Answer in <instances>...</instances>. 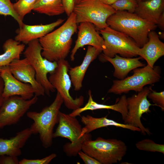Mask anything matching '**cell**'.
I'll return each instance as SVG.
<instances>
[{
    "mask_svg": "<svg viewBox=\"0 0 164 164\" xmlns=\"http://www.w3.org/2000/svg\"><path fill=\"white\" fill-rule=\"evenodd\" d=\"M142 58H126L116 54L113 58L108 57L103 53L100 55V60L103 62H109L113 66L114 76L119 80H122L127 76L132 70L145 66V64L140 61Z\"/></svg>",
    "mask_w": 164,
    "mask_h": 164,
    "instance_id": "e0dca14e",
    "label": "cell"
},
{
    "mask_svg": "<svg viewBox=\"0 0 164 164\" xmlns=\"http://www.w3.org/2000/svg\"><path fill=\"white\" fill-rule=\"evenodd\" d=\"M0 77L4 82L2 96L4 98L18 96L25 100H29L34 96V90L29 84L22 82L15 78L8 66L2 67Z\"/></svg>",
    "mask_w": 164,
    "mask_h": 164,
    "instance_id": "5bb4252c",
    "label": "cell"
},
{
    "mask_svg": "<svg viewBox=\"0 0 164 164\" xmlns=\"http://www.w3.org/2000/svg\"><path fill=\"white\" fill-rule=\"evenodd\" d=\"M102 52L94 47L89 45L81 64L73 67H70L68 73L75 91H79L82 87L83 81L89 66Z\"/></svg>",
    "mask_w": 164,
    "mask_h": 164,
    "instance_id": "d6986e66",
    "label": "cell"
},
{
    "mask_svg": "<svg viewBox=\"0 0 164 164\" xmlns=\"http://www.w3.org/2000/svg\"><path fill=\"white\" fill-rule=\"evenodd\" d=\"M138 5L136 0H119L111 5L116 11H125L134 13Z\"/></svg>",
    "mask_w": 164,
    "mask_h": 164,
    "instance_id": "f1b7e54d",
    "label": "cell"
},
{
    "mask_svg": "<svg viewBox=\"0 0 164 164\" xmlns=\"http://www.w3.org/2000/svg\"><path fill=\"white\" fill-rule=\"evenodd\" d=\"M12 17L18 22L19 27L21 26L24 23L15 12L13 7V3L10 0H0V16Z\"/></svg>",
    "mask_w": 164,
    "mask_h": 164,
    "instance_id": "83f0119b",
    "label": "cell"
},
{
    "mask_svg": "<svg viewBox=\"0 0 164 164\" xmlns=\"http://www.w3.org/2000/svg\"><path fill=\"white\" fill-rule=\"evenodd\" d=\"M37 100L35 96L29 100L18 96L4 98L0 107V128L17 124Z\"/></svg>",
    "mask_w": 164,
    "mask_h": 164,
    "instance_id": "7c38bea8",
    "label": "cell"
},
{
    "mask_svg": "<svg viewBox=\"0 0 164 164\" xmlns=\"http://www.w3.org/2000/svg\"><path fill=\"white\" fill-rule=\"evenodd\" d=\"M151 87H145L137 94L127 98L128 112L124 124L139 128L143 135H150L149 129L145 127L141 121L142 115L151 112L149 108L153 104L147 99Z\"/></svg>",
    "mask_w": 164,
    "mask_h": 164,
    "instance_id": "8fae6325",
    "label": "cell"
},
{
    "mask_svg": "<svg viewBox=\"0 0 164 164\" xmlns=\"http://www.w3.org/2000/svg\"><path fill=\"white\" fill-rule=\"evenodd\" d=\"M18 157L7 155L0 156V164H19Z\"/></svg>",
    "mask_w": 164,
    "mask_h": 164,
    "instance_id": "1f68e13d",
    "label": "cell"
},
{
    "mask_svg": "<svg viewBox=\"0 0 164 164\" xmlns=\"http://www.w3.org/2000/svg\"><path fill=\"white\" fill-rule=\"evenodd\" d=\"M127 149L125 144L121 140L101 137L85 141L81 148L82 151L101 164H112L120 161L126 155Z\"/></svg>",
    "mask_w": 164,
    "mask_h": 164,
    "instance_id": "277c9868",
    "label": "cell"
},
{
    "mask_svg": "<svg viewBox=\"0 0 164 164\" xmlns=\"http://www.w3.org/2000/svg\"><path fill=\"white\" fill-rule=\"evenodd\" d=\"M81 121L84 125L82 128L81 136L101 128L109 126H114L127 129L133 131L141 132L140 129L129 125L118 123L108 119L107 117L97 118L87 115L81 117Z\"/></svg>",
    "mask_w": 164,
    "mask_h": 164,
    "instance_id": "603a6c76",
    "label": "cell"
},
{
    "mask_svg": "<svg viewBox=\"0 0 164 164\" xmlns=\"http://www.w3.org/2000/svg\"><path fill=\"white\" fill-rule=\"evenodd\" d=\"M135 146L140 150L164 154V145L156 143L149 139L146 138L138 142L135 144Z\"/></svg>",
    "mask_w": 164,
    "mask_h": 164,
    "instance_id": "4316f807",
    "label": "cell"
},
{
    "mask_svg": "<svg viewBox=\"0 0 164 164\" xmlns=\"http://www.w3.org/2000/svg\"><path fill=\"white\" fill-rule=\"evenodd\" d=\"M161 29H164V12L161 15L157 24Z\"/></svg>",
    "mask_w": 164,
    "mask_h": 164,
    "instance_id": "d590c367",
    "label": "cell"
},
{
    "mask_svg": "<svg viewBox=\"0 0 164 164\" xmlns=\"http://www.w3.org/2000/svg\"><path fill=\"white\" fill-rule=\"evenodd\" d=\"M28 44L23 53L24 56L34 69L36 80L43 87L45 93L50 96V92H54L55 89L47 75L55 71L57 66V62L50 61L42 56V48L39 39L33 40Z\"/></svg>",
    "mask_w": 164,
    "mask_h": 164,
    "instance_id": "ba28073f",
    "label": "cell"
},
{
    "mask_svg": "<svg viewBox=\"0 0 164 164\" xmlns=\"http://www.w3.org/2000/svg\"><path fill=\"white\" fill-rule=\"evenodd\" d=\"M4 87V82L2 78L0 77V107L2 105L4 98L2 96V92Z\"/></svg>",
    "mask_w": 164,
    "mask_h": 164,
    "instance_id": "e575fe53",
    "label": "cell"
},
{
    "mask_svg": "<svg viewBox=\"0 0 164 164\" xmlns=\"http://www.w3.org/2000/svg\"><path fill=\"white\" fill-rule=\"evenodd\" d=\"M58 124L53 137L64 138L70 141V142L65 144L63 146L64 152L68 156H76L81 150L83 143L92 139V135L90 133L81 136L82 127L76 117L60 111Z\"/></svg>",
    "mask_w": 164,
    "mask_h": 164,
    "instance_id": "5b68a950",
    "label": "cell"
},
{
    "mask_svg": "<svg viewBox=\"0 0 164 164\" xmlns=\"http://www.w3.org/2000/svg\"><path fill=\"white\" fill-rule=\"evenodd\" d=\"M104 3L111 5L116 2L119 0H100Z\"/></svg>",
    "mask_w": 164,
    "mask_h": 164,
    "instance_id": "8d00e7d4",
    "label": "cell"
},
{
    "mask_svg": "<svg viewBox=\"0 0 164 164\" xmlns=\"http://www.w3.org/2000/svg\"><path fill=\"white\" fill-rule=\"evenodd\" d=\"M8 66L10 71L15 78L32 86L34 90L35 96L38 97L44 95V89L36 80L34 69L26 58L15 60Z\"/></svg>",
    "mask_w": 164,
    "mask_h": 164,
    "instance_id": "9a60e30c",
    "label": "cell"
},
{
    "mask_svg": "<svg viewBox=\"0 0 164 164\" xmlns=\"http://www.w3.org/2000/svg\"><path fill=\"white\" fill-rule=\"evenodd\" d=\"M77 31L76 15L73 12L59 27L39 39L42 56L51 62L65 59L71 48L72 37Z\"/></svg>",
    "mask_w": 164,
    "mask_h": 164,
    "instance_id": "6da1fadb",
    "label": "cell"
},
{
    "mask_svg": "<svg viewBox=\"0 0 164 164\" xmlns=\"http://www.w3.org/2000/svg\"><path fill=\"white\" fill-rule=\"evenodd\" d=\"M64 19H59L55 22L45 25H28L24 23L16 30L14 39L25 44L44 36L61 25Z\"/></svg>",
    "mask_w": 164,
    "mask_h": 164,
    "instance_id": "2e32d148",
    "label": "cell"
},
{
    "mask_svg": "<svg viewBox=\"0 0 164 164\" xmlns=\"http://www.w3.org/2000/svg\"><path fill=\"white\" fill-rule=\"evenodd\" d=\"M137 2H138L141 1H144L145 0H136Z\"/></svg>",
    "mask_w": 164,
    "mask_h": 164,
    "instance_id": "f35d334b",
    "label": "cell"
},
{
    "mask_svg": "<svg viewBox=\"0 0 164 164\" xmlns=\"http://www.w3.org/2000/svg\"><path fill=\"white\" fill-rule=\"evenodd\" d=\"M57 66L55 71L50 74L48 78L50 83L60 95L66 107L69 109L75 110L84 104V98L81 96L74 99L69 92L72 82L68 73L70 65L65 59L57 61Z\"/></svg>",
    "mask_w": 164,
    "mask_h": 164,
    "instance_id": "30bf717a",
    "label": "cell"
},
{
    "mask_svg": "<svg viewBox=\"0 0 164 164\" xmlns=\"http://www.w3.org/2000/svg\"><path fill=\"white\" fill-rule=\"evenodd\" d=\"M56 155L52 153L41 159H28L23 158L19 160V164H48L55 158Z\"/></svg>",
    "mask_w": 164,
    "mask_h": 164,
    "instance_id": "4dcf8cb0",
    "label": "cell"
},
{
    "mask_svg": "<svg viewBox=\"0 0 164 164\" xmlns=\"http://www.w3.org/2000/svg\"><path fill=\"white\" fill-rule=\"evenodd\" d=\"M98 30L104 40V49L102 52L105 56L111 58L118 54L126 58L138 56L140 47L128 35L109 26Z\"/></svg>",
    "mask_w": 164,
    "mask_h": 164,
    "instance_id": "52a82bcc",
    "label": "cell"
},
{
    "mask_svg": "<svg viewBox=\"0 0 164 164\" xmlns=\"http://www.w3.org/2000/svg\"><path fill=\"white\" fill-rule=\"evenodd\" d=\"M78 155L85 164H101L97 160L82 150L78 152Z\"/></svg>",
    "mask_w": 164,
    "mask_h": 164,
    "instance_id": "d6a6232c",
    "label": "cell"
},
{
    "mask_svg": "<svg viewBox=\"0 0 164 164\" xmlns=\"http://www.w3.org/2000/svg\"><path fill=\"white\" fill-rule=\"evenodd\" d=\"M37 0H18L15 3H13L15 12L22 21L26 15L33 10Z\"/></svg>",
    "mask_w": 164,
    "mask_h": 164,
    "instance_id": "484cf974",
    "label": "cell"
},
{
    "mask_svg": "<svg viewBox=\"0 0 164 164\" xmlns=\"http://www.w3.org/2000/svg\"><path fill=\"white\" fill-rule=\"evenodd\" d=\"M63 103V98L57 92L50 105L44 107L39 112L30 111L26 113L27 117L33 121L29 128L32 134L39 135L45 148L50 147L53 144L54 128L58 123L59 113Z\"/></svg>",
    "mask_w": 164,
    "mask_h": 164,
    "instance_id": "3957f363",
    "label": "cell"
},
{
    "mask_svg": "<svg viewBox=\"0 0 164 164\" xmlns=\"http://www.w3.org/2000/svg\"><path fill=\"white\" fill-rule=\"evenodd\" d=\"M82 0H75V4H77Z\"/></svg>",
    "mask_w": 164,
    "mask_h": 164,
    "instance_id": "74e56055",
    "label": "cell"
},
{
    "mask_svg": "<svg viewBox=\"0 0 164 164\" xmlns=\"http://www.w3.org/2000/svg\"><path fill=\"white\" fill-rule=\"evenodd\" d=\"M32 134L28 128L17 132L14 136L9 138H0V156H20L22 154L21 149Z\"/></svg>",
    "mask_w": 164,
    "mask_h": 164,
    "instance_id": "ffe728a7",
    "label": "cell"
},
{
    "mask_svg": "<svg viewBox=\"0 0 164 164\" xmlns=\"http://www.w3.org/2000/svg\"><path fill=\"white\" fill-rule=\"evenodd\" d=\"M33 10L49 16L58 15L65 12L62 0H37Z\"/></svg>",
    "mask_w": 164,
    "mask_h": 164,
    "instance_id": "d4e9b609",
    "label": "cell"
},
{
    "mask_svg": "<svg viewBox=\"0 0 164 164\" xmlns=\"http://www.w3.org/2000/svg\"><path fill=\"white\" fill-rule=\"evenodd\" d=\"M65 12L69 16L73 11L75 0H62Z\"/></svg>",
    "mask_w": 164,
    "mask_h": 164,
    "instance_id": "836d02e7",
    "label": "cell"
},
{
    "mask_svg": "<svg viewBox=\"0 0 164 164\" xmlns=\"http://www.w3.org/2000/svg\"><path fill=\"white\" fill-rule=\"evenodd\" d=\"M1 68H2V67L0 66V73L1 70Z\"/></svg>",
    "mask_w": 164,
    "mask_h": 164,
    "instance_id": "ab89813d",
    "label": "cell"
},
{
    "mask_svg": "<svg viewBox=\"0 0 164 164\" xmlns=\"http://www.w3.org/2000/svg\"><path fill=\"white\" fill-rule=\"evenodd\" d=\"M148 37V42L140 48L138 56L146 61L147 65L153 67L156 61L164 55V43L154 30L149 33Z\"/></svg>",
    "mask_w": 164,
    "mask_h": 164,
    "instance_id": "ac0fdd59",
    "label": "cell"
},
{
    "mask_svg": "<svg viewBox=\"0 0 164 164\" xmlns=\"http://www.w3.org/2000/svg\"><path fill=\"white\" fill-rule=\"evenodd\" d=\"M78 35L75 45L71 51L70 59L75 60L78 50L86 45L94 47L102 52L104 49L103 39L96 30L94 25L88 22L80 23L77 26Z\"/></svg>",
    "mask_w": 164,
    "mask_h": 164,
    "instance_id": "4fadbf2b",
    "label": "cell"
},
{
    "mask_svg": "<svg viewBox=\"0 0 164 164\" xmlns=\"http://www.w3.org/2000/svg\"><path fill=\"white\" fill-rule=\"evenodd\" d=\"M89 98L87 102L84 107L80 108L73 111L69 114L72 116L76 117L80 116V114L87 110H94L98 109H111L119 113L124 120L128 112L127 97L125 95L122 96L118 102L115 104L107 105L99 104L94 101L91 90L88 91Z\"/></svg>",
    "mask_w": 164,
    "mask_h": 164,
    "instance_id": "44dd1931",
    "label": "cell"
},
{
    "mask_svg": "<svg viewBox=\"0 0 164 164\" xmlns=\"http://www.w3.org/2000/svg\"><path fill=\"white\" fill-rule=\"evenodd\" d=\"M25 45L15 39H9L3 45L4 53L0 55V66H8L13 61L20 59L21 54L25 49Z\"/></svg>",
    "mask_w": 164,
    "mask_h": 164,
    "instance_id": "cb8c5ba5",
    "label": "cell"
},
{
    "mask_svg": "<svg viewBox=\"0 0 164 164\" xmlns=\"http://www.w3.org/2000/svg\"><path fill=\"white\" fill-rule=\"evenodd\" d=\"M117 11L111 5L100 0H82L75 4L73 11L76 15L77 24L88 22L93 24L98 30L108 26L107 19Z\"/></svg>",
    "mask_w": 164,
    "mask_h": 164,
    "instance_id": "9c48e42d",
    "label": "cell"
},
{
    "mask_svg": "<svg viewBox=\"0 0 164 164\" xmlns=\"http://www.w3.org/2000/svg\"><path fill=\"white\" fill-rule=\"evenodd\" d=\"M16 1H17V0H16Z\"/></svg>",
    "mask_w": 164,
    "mask_h": 164,
    "instance_id": "60d3db41",
    "label": "cell"
},
{
    "mask_svg": "<svg viewBox=\"0 0 164 164\" xmlns=\"http://www.w3.org/2000/svg\"><path fill=\"white\" fill-rule=\"evenodd\" d=\"M108 26L133 39L141 48L148 40V35L157 25L143 19L135 13L117 11L106 21Z\"/></svg>",
    "mask_w": 164,
    "mask_h": 164,
    "instance_id": "7a4b0ae2",
    "label": "cell"
},
{
    "mask_svg": "<svg viewBox=\"0 0 164 164\" xmlns=\"http://www.w3.org/2000/svg\"><path fill=\"white\" fill-rule=\"evenodd\" d=\"M147 97L152 100L155 105L161 108L162 111L164 110V91L157 92L151 88Z\"/></svg>",
    "mask_w": 164,
    "mask_h": 164,
    "instance_id": "f546056e",
    "label": "cell"
},
{
    "mask_svg": "<svg viewBox=\"0 0 164 164\" xmlns=\"http://www.w3.org/2000/svg\"><path fill=\"white\" fill-rule=\"evenodd\" d=\"M164 12V0H145L138 2L135 13L147 21L157 25Z\"/></svg>",
    "mask_w": 164,
    "mask_h": 164,
    "instance_id": "7402d4cb",
    "label": "cell"
},
{
    "mask_svg": "<svg viewBox=\"0 0 164 164\" xmlns=\"http://www.w3.org/2000/svg\"><path fill=\"white\" fill-rule=\"evenodd\" d=\"M160 70L159 66L152 67L148 65L136 68L133 70V73L132 76L122 80H114L108 93L121 94L131 91L139 92L146 85L160 80Z\"/></svg>",
    "mask_w": 164,
    "mask_h": 164,
    "instance_id": "8992f818",
    "label": "cell"
}]
</instances>
